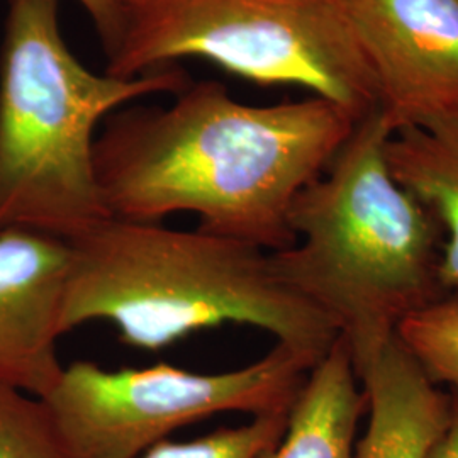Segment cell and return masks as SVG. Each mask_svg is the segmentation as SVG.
<instances>
[{
	"mask_svg": "<svg viewBox=\"0 0 458 458\" xmlns=\"http://www.w3.org/2000/svg\"><path fill=\"white\" fill-rule=\"evenodd\" d=\"M357 119L327 98L250 106L223 83H189L165 109L113 115L94 145L111 217L160 223L194 213L199 229L278 251L294 245L289 214Z\"/></svg>",
	"mask_w": 458,
	"mask_h": 458,
	"instance_id": "1",
	"label": "cell"
},
{
	"mask_svg": "<svg viewBox=\"0 0 458 458\" xmlns=\"http://www.w3.org/2000/svg\"><path fill=\"white\" fill-rule=\"evenodd\" d=\"M393 132L380 107L360 117L327 170L295 197L294 245L270 253L276 276L338 329L353 367L446 295L445 234L394 179L386 158Z\"/></svg>",
	"mask_w": 458,
	"mask_h": 458,
	"instance_id": "2",
	"label": "cell"
},
{
	"mask_svg": "<svg viewBox=\"0 0 458 458\" xmlns=\"http://www.w3.org/2000/svg\"><path fill=\"white\" fill-rule=\"evenodd\" d=\"M68 245L64 335L109 321L123 344L155 352L233 323L263 329L318 360L340 336L323 312L276 276L270 251L259 246L117 217Z\"/></svg>",
	"mask_w": 458,
	"mask_h": 458,
	"instance_id": "3",
	"label": "cell"
},
{
	"mask_svg": "<svg viewBox=\"0 0 458 458\" xmlns=\"http://www.w3.org/2000/svg\"><path fill=\"white\" fill-rule=\"evenodd\" d=\"M175 66L134 79L90 72L60 31L58 0H9L0 58V231L70 242L111 217L98 191L94 131L136 98L179 94Z\"/></svg>",
	"mask_w": 458,
	"mask_h": 458,
	"instance_id": "4",
	"label": "cell"
},
{
	"mask_svg": "<svg viewBox=\"0 0 458 458\" xmlns=\"http://www.w3.org/2000/svg\"><path fill=\"white\" fill-rule=\"evenodd\" d=\"M181 58L308 89L357 121L380 102L344 0H140L106 73L134 79Z\"/></svg>",
	"mask_w": 458,
	"mask_h": 458,
	"instance_id": "5",
	"label": "cell"
},
{
	"mask_svg": "<svg viewBox=\"0 0 458 458\" xmlns=\"http://www.w3.org/2000/svg\"><path fill=\"white\" fill-rule=\"evenodd\" d=\"M318 359L276 346L243 369L197 374L168 363L106 370L79 360L43 399L66 458H136L219 412H291Z\"/></svg>",
	"mask_w": 458,
	"mask_h": 458,
	"instance_id": "6",
	"label": "cell"
},
{
	"mask_svg": "<svg viewBox=\"0 0 458 458\" xmlns=\"http://www.w3.org/2000/svg\"><path fill=\"white\" fill-rule=\"evenodd\" d=\"M394 132L458 117V0H344Z\"/></svg>",
	"mask_w": 458,
	"mask_h": 458,
	"instance_id": "7",
	"label": "cell"
},
{
	"mask_svg": "<svg viewBox=\"0 0 458 458\" xmlns=\"http://www.w3.org/2000/svg\"><path fill=\"white\" fill-rule=\"evenodd\" d=\"M65 240L31 229L0 231V382L45 397L64 365L56 342L70 272Z\"/></svg>",
	"mask_w": 458,
	"mask_h": 458,
	"instance_id": "8",
	"label": "cell"
},
{
	"mask_svg": "<svg viewBox=\"0 0 458 458\" xmlns=\"http://www.w3.org/2000/svg\"><path fill=\"white\" fill-rule=\"evenodd\" d=\"M369 423L355 458H428L448 420V393L397 336L355 365Z\"/></svg>",
	"mask_w": 458,
	"mask_h": 458,
	"instance_id": "9",
	"label": "cell"
},
{
	"mask_svg": "<svg viewBox=\"0 0 458 458\" xmlns=\"http://www.w3.org/2000/svg\"><path fill=\"white\" fill-rule=\"evenodd\" d=\"M363 412L367 399L348 346L338 336L312 367L272 458H355Z\"/></svg>",
	"mask_w": 458,
	"mask_h": 458,
	"instance_id": "10",
	"label": "cell"
},
{
	"mask_svg": "<svg viewBox=\"0 0 458 458\" xmlns=\"http://www.w3.org/2000/svg\"><path fill=\"white\" fill-rule=\"evenodd\" d=\"M386 158L395 182L440 223V278L446 294H458V117L393 132Z\"/></svg>",
	"mask_w": 458,
	"mask_h": 458,
	"instance_id": "11",
	"label": "cell"
},
{
	"mask_svg": "<svg viewBox=\"0 0 458 458\" xmlns=\"http://www.w3.org/2000/svg\"><path fill=\"white\" fill-rule=\"evenodd\" d=\"M395 336L435 384L458 389V294L408 316Z\"/></svg>",
	"mask_w": 458,
	"mask_h": 458,
	"instance_id": "12",
	"label": "cell"
},
{
	"mask_svg": "<svg viewBox=\"0 0 458 458\" xmlns=\"http://www.w3.org/2000/svg\"><path fill=\"white\" fill-rule=\"evenodd\" d=\"M287 421L289 412L257 416L246 425L219 428L196 440H164L136 458H272Z\"/></svg>",
	"mask_w": 458,
	"mask_h": 458,
	"instance_id": "13",
	"label": "cell"
},
{
	"mask_svg": "<svg viewBox=\"0 0 458 458\" xmlns=\"http://www.w3.org/2000/svg\"><path fill=\"white\" fill-rule=\"evenodd\" d=\"M0 458H66L43 399L2 382Z\"/></svg>",
	"mask_w": 458,
	"mask_h": 458,
	"instance_id": "14",
	"label": "cell"
},
{
	"mask_svg": "<svg viewBox=\"0 0 458 458\" xmlns=\"http://www.w3.org/2000/svg\"><path fill=\"white\" fill-rule=\"evenodd\" d=\"M92 19L102 38L107 56L114 51L126 30L128 4L126 0H79Z\"/></svg>",
	"mask_w": 458,
	"mask_h": 458,
	"instance_id": "15",
	"label": "cell"
},
{
	"mask_svg": "<svg viewBox=\"0 0 458 458\" xmlns=\"http://www.w3.org/2000/svg\"><path fill=\"white\" fill-rule=\"evenodd\" d=\"M448 420L428 458H458V389H448Z\"/></svg>",
	"mask_w": 458,
	"mask_h": 458,
	"instance_id": "16",
	"label": "cell"
},
{
	"mask_svg": "<svg viewBox=\"0 0 458 458\" xmlns=\"http://www.w3.org/2000/svg\"><path fill=\"white\" fill-rule=\"evenodd\" d=\"M136 2H140V0H126L128 5H132V4H136Z\"/></svg>",
	"mask_w": 458,
	"mask_h": 458,
	"instance_id": "17",
	"label": "cell"
}]
</instances>
